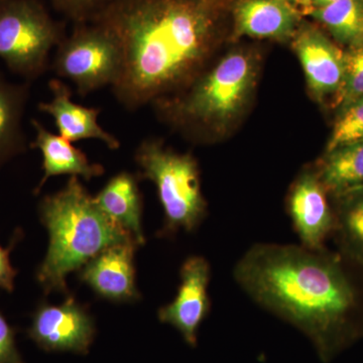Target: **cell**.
Masks as SVG:
<instances>
[{"label":"cell","mask_w":363,"mask_h":363,"mask_svg":"<svg viewBox=\"0 0 363 363\" xmlns=\"http://www.w3.org/2000/svg\"><path fill=\"white\" fill-rule=\"evenodd\" d=\"M233 278L255 304L303 332L322 362L363 339V272L337 250L257 243Z\"/></svg>","instance_id":"7a4b0ae2"},{"label":"cell","mask_w":363,"mask_h":363,"mask_svg":"<svg viewBox=\"0 0 363 363\" xmlns=\"http://www.w3.org/2000/svg\"><path fill=\"white\" fill-rule=\"evenodd\" d=\"M302 11L285 0H235L231 39L241 37L288 42L303 21Z\"/></svg>","instance_id":"4fadbf2b"},{"label":"cell","mask_w":363,"mask_h":363,"mask_svg":"<svg viewBox=\"0 0 363 363\" xmlns=\"http://www.w3.org/2000/svg\"><path fill=\"white\" fill-rule=\"evenodd\" d=\"M259 57L236 49L185 89L152 102L162 121L192 140L219 135L245 111L257 84Z\"/></svg>","instance_id":"277c9868"},{"label":"cell","mask_w":363,"mask_h":363,"mask_svg":"<svg viewBox=\"0 0 363 363\" xmlns=\"http://www.w3.org/2000/svg\"><path fill=\"white\" fill-rule=\"evenodd\" d=\"M21 231L16 230L9 247L4 248L0 245V289H4L9 293L14 290V279L18 274V269L11 266L9 253L13 250L16 242L21 240Z\"/></svg>","instance_id":"cb8c5ba5"},{"label":"cell","mask_w":363,"mask_h":363,"mask_svg":"<svg viewBox=\"0 0 363 363\" xmlns=\"http://www.w3.org/2000/svg\"><path fill=\"white\" fill-rule=\"evenodd\" d=\"M331 198L336 250L363 272V186Z\"/></svg>","instance_id":"e0dca14e"},{"label":"cell","mask_w":363,"mask_h":363,"mask_svg":"<svg viewBox=\"0 0 363 363\" xmlns=\"http://www.w3.org/2000/svg\"><path fill=\"white\" fill-rule=\"evenodd\" d=\"M140 176L121 172L112 177L95 196L100 209L124 230L130 233L138 245L145 243L142 227L143 197L138 188Z\"/></svg>","instance_id":"2e32d148"},{"label":"cell","mask_w":363,"mask_h":363,"mask_svg":"<svg viewBox=\"0 0 363 363\" xmlns=\"http://www.w3.org/2000/svg\"><path fill=\"white\" fill-rule=\"evenodd\" d=\"M347 49L363 45V0H337L305 11Z\"/></svg>","instance_id":"ffe728a7"},{"label":"cell","mask_w":363,"mask_h":363,"mask_svg":"<svg viewBox=\"0 0 363 363\" xmlns=\"http://www.w3.org/2000/svg\"><path fill=\"white\" fill-rule=\"evenodd\" d=\"M285 1L297 7L302 6V13H304L305 11H309L310 9H312L313 1H314V0H285Z\"/></svg>","instance_id":"484cf974"},{"label":"cell","mask_w":363,"mask_h":363,"mask_svg":"<svg viewBox=\"0 0 363 363\" xmlns=\"http://www.w3.org/2000/svg\"><path fill=\"white\" fill-rule=\"evenodd\" d=\"M52 6L76 23H90L107 0H50Z\"/></svg>","instance_id":"603a6c76"},{"label":"cell","mask_w":363,"mask_h":363,"mask_svg":"<svg viewBox=\"0 0 363 363\" xmlns=\"http://www.w3.org/2000/svg\"><path fill=\"white\" fill-rule=\"evenodd\" d=\"M135 161L140 178L156 185L164 214L160 235H173L180 229L194 231L207 214L195 157L169 149L157 138H147L136 147Z\"/></svg>","instance_id":"5b68a950"},{"label":"cell","mask_w":363,"mask_h":363,"mask_svg":"<svg viewBox=\"0 0 363 363\" xmlns=\"http://www.w3.org/2000/svg\"><path fill=\"white\" fill-rule=\"evenodd\" d=\"M39 214L50 235L47 255L35 274L45 294H68L70 272L82 269L105 248L135 241L100 209L78 177L71 176L65 187L45 196Z\"/></svg>","instance_id":"3957f363"},{"label":"cell","mask_w":363,"mask_h":363,"mask_svg":"<svg viewBox=\"0 0 363 363\" xmlns=\"http://www.w3.org/2000/svg\"><path fill=\"white\" fill-rule=\"evenodd\" d=\"M66 37L65 23L54 20L42 0H0V58L13 73L40 77L52 48Z\"/></svg>","instance_id":"8992f818"},{"label":"cell","mask_w":363,"mask_h":363,"mask_svg":"<svg viewBox=\"0 0 363 363\" xmlns=\"http://www.w3.org/2000/svg\"><path fill=\"white\" fill-rule=\"evenodd\" d=\"M363 140V96L339 109L326 150Z\"/></svg>","instance_id":"44dd1931"},{"label":"cell","mask_w":363,"mask_h":363,"mask_svg":"<svg viewBox=\"0 0 363 363\" xmlns=\"http://www.w3.org/2000/svg\"><path fill=\"white\" fill-rule=\"evenodd\" d=\"M335 1H337V0H314L312 9H320V7L327 6Z\"/></svg>","instance_id":"4316f807"},{"label":"cell","mask_w":363,"mask_h":363,"mask_svg":"<svg viewBox=\"0 0 363 363\" xmlns=\"http://www.w3.org/2000/svg\"><path fill=\"white\" fill-rule=\"evenodd\" d=\"M49 88L52 94L51 101L40 102L38 108L54 118L60 135L71 143L98 140L104 142L108 149L121 147V143L116 136L107 133L98 123L101 109L82 106L74 102L71 99L70 88L59 79H52Z\"/></svg>","instance_id":"5bb4252c"},{"label":"cell","mask_w":363,"mask_h":363,"mask_svg":"<svg viewBox=\"0 0 363 363\" xmlns=\"http://www.w3.org/2000/svg\"><path fill=\"white\" fill-rule=\"evenodd\" d=\"M0 363H23L14 344V332L0 312Z\"/></svg>","instance_id":"d4e9b609"},{"label":"cell","mask_w":363,"mask_h":363,"mask_svg":"<svg viewBox=\"0 0 363 363\" xmlns=\"http://www.w3.org/2000/svg\"><path fill=\"white\" fill-rule=\"evenodd\" d=\"M52 70L68 79L81 97L116 84L123 69L118 43L104 26L93 23H76L71 35L60 43Z\"/></svg>","instance_id":"52a82bcc"},{"label":"cell","mask_w":363,"mask_h":363,"mask_svg":"<svg viewBox=\"0 0 363 363\" xmlns=\"http://www.w3.org/2000/svg\"><path fill=\"white\" fill-rule=\"evenodd\" d=\"M32 124L37 135L35 142L30 143V149L42 152L44 169V177L35 189V194H39L45 182L52 176H80L86 181H90L104 175L105 169L101 164H91L85 152L74 147L63 136L45 130L37 119H33Z\"/></svg>","instance_id":"9a60e30c"},{"label":"cell","mask_w":363,"mask_h":363,"mask_svg":"<svg viewBox=\"0 0 363 363\" xmlns=\"http://www.w3.org/2000/svg\"><path fill=\"white\" fill-rule=\"evenodd\" d=\"M294 51L304 69L308 87L318 102L336 100L342 89L344 51L318 26L303 21L292 40Z\"/></svg>","instance_id":"9c48e42d"},{"label":"cell","mask_w":363,"mask_h":363,"mask_svg":"<svg viewBox=\"0 0 363 363\" xmlns=\"http://www.w3.org/2000/svg\"><path fill=\"white\" fill-rule=\"evenodd\" d=\"M30 95V84H11L0 75V167L25 152L26 140L21 118Z\"/></svg>","instance_id":"d6986e66"},{"label":"cell","mask_w":363,"mask_h":363,"mask_svg":"<svg viewBox=\"0 0 363 363\" xmlns=\"http://www.w3.org/2000/svg\"><path fill=\"white\" fill-rule=\"evenodd\" d=\"M331 197L363 186V140L326 150L315 164Z\"/></svg>","instance_id":"ac0fdd59"},{"label":"cell","mask_w":363,"mask_h":363,"mask_svg":"<svg viewBox=\"0 0 363 363\" xmlns=\"http://www.w3.org/2000/svg\"><path fill=\"white\" fill-rule=\"evenodd\" d=\"M345 75L342 89L336 98L338 109L363 96V45L344 51Z\"/></svg>","instance_id":"7402d4cb"},{"label":"cell","mask_w":363,"mask_h":363,"mask_svg":"<svg viewBox=\"0 0 363 363\" xmlns=\"http://www.w3.org/2000/svg\"><path fill=\"white\" fill-rule=\"evenodd\" d=\"M135 241L105 248L81 269L80 279L99 297L111 302H131L140 298L135 286Z\"/></svg>","instance_id":"7c38bea8"},{"label":"cell","mask_w":363,"mask_h":363,"mask_svg":"<svg viewBox=\"0 0 363 363\" xmlns=\"http://www.w3.org/2000/svg\"><path fill=\"white\" fill-rule=\"evenodd\" d=\"M235 0H107L90 23L116 38L123 55L111 90L126 111L188 87L233 33Z\"/></svg>","instance_id":"6da1fadb"},{"label":"cell","mask_w":363,"mask_h":363,"mask_svg":"<svg viewBox=\"0 0 363 363\" xmlns=\"http://www.w3.org/2000/svg\"><path fill=\"white\" fill-rule=\"evenodd\" d=\"M286 210L302 247L314 250L326 247L335 228V212L315 166L303 169L294 182Z\"/></svg>","instance_id":"ba28073f"},{"label":"cell","mask_w":363,"mask_h":363,"mask_svg":"<svg viewBox=\"0 0 363 363\" xmlns=\"http://www.w3.org/2000/svg\"><path fill=\"white\" fill-rule=\"evenodd\" d=\"M30 337L47 350L86 352L92 341L94 325L85 307L75 298L52 306L42 302L33 314Z\"/></svg>","instance_id":"8fae6325"},{"label":"cell","mask_w":363,"mask_h":363,"mask_svg":"<svg viewBox=\"0 0 363 363\" xmlns=\"http://www.w3.org/2000/svg\"><path fill=\"white\" fill-rule=\"evenodd\" d=\"M180 277L175 300L160 308L157 316L162 323L175 327L186 342L196 346L198 329L211 309L208 295L211 267L205 257L193 255L184 262Z\"/></svg>","instance_id":"30bf717a"}]
</instances>
